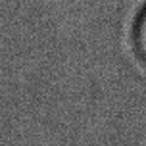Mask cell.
I'll use <instances>...</instances> for the list:
<instances>
[{
	"label": "cell",
	"mask_w": 146,
	"mask_h": 146,
	"mask_svg": "<svg viewBox=\"0 0 146 146\" xmlns=\"http://www.w3.org/2000/svg\"><path fill=\"white\" fill-rule=\"evenodd\" d=\"M135 46H137L140 58L146 62V8L140 12L137 25H135Z\"/></svg>",
	"instance_id": "6da1fadb"
}]
</instances>
